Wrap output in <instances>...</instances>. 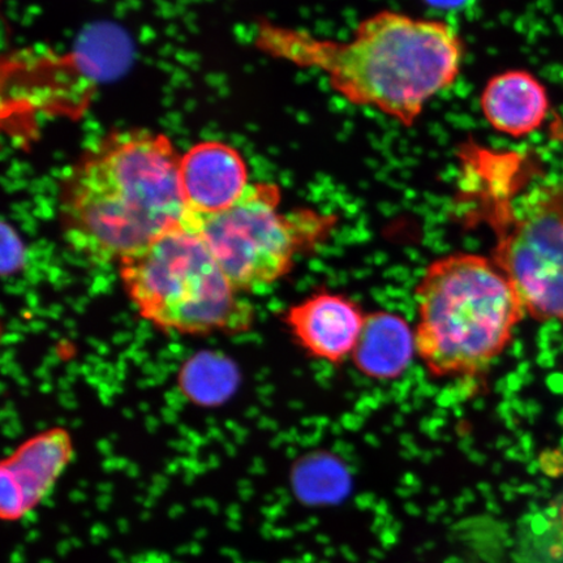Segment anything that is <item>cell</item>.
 <instances>
[{"instance_id":"52a82bcc","label":"cell","mask_w":563,"mask_h":563,"mask_svg":"<svg viewBox=\"0 0 563 563\" xmlns=\"http://www.w3.org/2000/svg\"><path fill=\"white\" fill-rule=\"evenodd\" d=\"M74 440L65 428L33 435L0 466V516L19 522L45 501L74 460Z\"/></svg>"},{"instance_id":"6da1fadb","label":"cell","mask_w":563,"mask_h":563,"mask_svg":"<svg viewBox=\"0 0 563 563\" xmlns=\"http://www.w3.org/2000/svg\"><path fill=\"white\" fill-rule=\"evenodd\" d=\"M262 47L325 76L338 96L411 129L461 76L466 46L452 24L390 10L373 13L346 41L266 25Z\"/></svg>"},{"instance_id":"5b68a950","label":"cell","mask_w":563,"mask_h":563,"mask_svg":"<svg viewBox=\"0 0 563 563\" xmlns=\"http://www.w3.org/2000/svg\"><path fill=\"white\" fill-rule=\"evenodd\" d=\"M118 269L137 313L165 332L238 334L255 320L253 307L218 265L191 213Z\"/></svg>"},{"instance_id":"8fae6325","label":"cell","mask_w":563,"mask_h":563,"mask_svg":"<svg viewBox=\"0 0 563 563\" xmlns=\"http://www.w3.org/2000/svg\"><path fill=\"white\" fill-rule=\"evenodd\" d=\"M417 355L415 328L389 311L367 313L351 362L364 377L391 382L402 377Z\"/></svg>"},{"instance_id":"7c38bea8","label":"cell","mask_w":563,"mask_h":563,"mask_svg":"<svg viewBox=\"0 0 563 563\" xmlns=\"http://www.w3.org/2000/svg\"><path fill=\"white\" fill-rule=\"evenodd\" d=\"M561 517H562V523H563V506H562V510H561Z\"/></svg>"},{"instance_id":"7a4b0ae2","label":"cell","mask_w":563,"mask_h":563,"mask_svg":"<svg viewBox=\"0 0 563 563\" xmlns=\"http://www.w3.org/2000/svg\"><path fill=\"white\" fill-rule=\"evenodd\" d=\"M173 141L144 129L108 133L87 147L59 189L63 239L96 266L119 264L185 220Z\"/></svg>"},{"instance_id":"9c48e42d","label":"cell","mask_w":563,"mask_h":563,"mask_svg":"<svg viewBox=\"0 0 563 563\" xmlns=\"http://www.w3.org/2000/svg\"><path fill=\"white\" fill-rule=\"evenodd\" d=\"M179 179L187 210L195 216L222 213L251 186L241 152L222 141H201L183 153Z\"/></svg>"},{"instance_id":"8992f818","label":"cell","mask_w":563,"mask_h":563,"mask_svg":"<svg viewBox=\"0 0 563 563\" xmlns=\"http://www.w3.org/2000/svg\"><path fill=\"white\" fill-rule=\"evenodd\" d=\"M280 202L277 185L251 183L241 199L222 213H191L238 292L277 284L292 272L300 256L325 243L336 228L334 214L313 209L284 211Z\"/></svg>"},{"instance_id":"4fadbf2b","label":"cell","mask_w":563,"mask_h":563,"mask_svg":"<svg viewBox=\"0 0 563 563\" xmlns=\"http://www.w3.org/2000/svg\"><path fill=\"white\" fill-rule=\"evenodd\" d=\"M562 202H563V187H561Z\"/></svg>"},{"instance_id":"3957f363","label":"cell","mask_w":563,"mask_h":563,"mask_svg":"<svg viewBox=\"0 0 563 563\" xmlns=\"http://www.w3.org/2000/svg\"><path fill=\"white\" fill-rule=\"evenodd\" d=\"M455 203L467 223L495 235L490 257L539 321L563 322V202L561 187L530 186L522 153L481 147L460 162Z\"/></svg>"},{"instance_id":"ba28073f","label":"cell","mask_w":563,"mask_h":563,"mask_svg":"<svg viewBox=\"0 0 563 563\" xmlns=\"http://www.w3.org/2000/svg\"><path fill=\"white\" fill-rule=\"evenodd\" d=\"M367 313L347 295L322 290L287 309L284 322L295 342L316 361H351Z\"/></svg>"},{"instance_id":"30bf717a","label":"cell","mask_w":563,"mask_h":563,"mask_svg":"<svg viewBox=\"0 0 563 563\" xmlns=\"http://www.w3.org/2000/svg\"><path fill=\"white\" fill-rule=\"evenodd\" d=\"M549 108L544 84L525 69L493 76L481 97L485 121L493 130L514 139L537 132L545 122Z\"/></svg>"},{"instance_id":"277c9868","label":"cell","mask_w":563,"mask_h":563,"mask_svg":"<svg viewBox=\"0 0 563 563\" xmlns=\"http://www.w3.org/2000/svg\"><path fill=\"white\" fill-rule=\"evenodd\" d=\"M413 295L417 355L435 379L483 375L508 350L527 314L501 267L478 253L433 260Z\"/></svg>"}]
</instances>
